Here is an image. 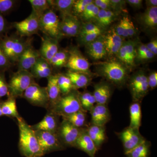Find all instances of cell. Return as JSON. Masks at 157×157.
Returning <instances> with one entry per match:
<instances>
[{"instance_id":"obj_1","label":"cell","mask_w":157,"mask_h":157,"mask_svg":"<svg viewBox=\"0 0 157 157\" xmlns=\"http://www.w3.org/2000/svg\"><path fill=\"white\" fill-rule=\"evenodd\" d=\"M19 132V148L26 157H40L43 155L35 132L21 117L17 118Z\"/></svg>"},{"instance_id":"obj_2","label":"cell","mask_w":157,"mask_h":157,"mask_svg":"<svg viewBox=\"0 0 157 157\" xmlns=\"http://www.w3.org/2000/svg\"><path fill=\"white\" fill-rule=\"evenodd\" d=\"M97 65L98 74L113 84L122 86L129 79L130 70L119 60H109Z\"/></svg>"},{"instance_id":"obj_3","label":"cell","mask_w":157,"mask_h":157,"mask_svg":"<svg viewBox=\"0 0 157 157\" xmlns=\"http://www.w3.org/2000/svg\"><path fill=\"white\" fill-rule=\"evenodd\" d=\"M79 94L77 90H73L67 94L63 95L56 104L51 107V112L63 117L83 110L80 105Z\"/></svg>"},{"instance_id":"obj_4","label":"cell","mask_w":157,"mask_h":157,"mask_svg":"<svg viewBox=\"0 0 157 157\" xmlns=\"http://www.w3.org/2000/svg\"><path fill=\"white\" fill-rule=\"evenodd\" d=\"M34 82V78L30 72L18 70L11 76L8 84L9 97H22L25 91Z\"/></svg>"},{"instance_id":"obj_5","label":"cell","mask_w":157,"mask_h":157,"mask_svg":"<svg viewBox=\"0 0 157 157\" xmlns=\"http://www.w3.org/2000/svg\"><path fill=\"white\" fill-rule=\"evenodd\" d=\"M30 43L18 37H7L0 42L5 55L12 63H17L20 57Z\"/></svg>"},{"instance_id":"obj_6","label":"cell","mask_w":157,"mask_h":157,"mask_svg":"<svg viewBox=\"0 0 157 157\" xmlns=\"http://www.w3.org/2000/svg\"><path fill=\"white\" fill-rule=\"evenodd\" d=\"M129 88L133 102L140 103L149 90L147 76L144 71L139 70L129 77Z\"/></svg>"},{"instance_id":"obj_7","label":"cell","mask_w":157,"mask_h":157,"mask_svg":"<svg viewBox=\"0 0 157 157\" xmlns=\"http://www.w3.org/2000/svg\"><path fill=\"white\" fill-rule=\"evenodd\" d=\"M60 20L52 9L43 14L39 19L40 30L45 36L58 40L60 37Z\"/></svg>"},{"instance_id":"obj_8","label":"cell","mask_w":157,"mask_h":157,"mask_svg":"<svg viewBox=\"0 0 157 157\" xmlns=\"http://www.w3.org/2000/svg\"><path fill=\"white\" fill-rule=\"evenodd\" d=\"M23 98L34 106L49 107V98L46 87H42L34 82L24 93Z\"/></svg>"},{"instance_id":"obj_9","label":"cell","mask_w":157,"mask_h":157,"mask_svg":"<svg viewBox=\"0 0 157 157\" xmlns=\"http://www.w3.org/2000/svg\"><path fill=\"white\" fill-rule=\"evenodd\" d=\"M34 132L43 155L50 151L64 148L57 133L43 131Z\"/></svg>"},{"instance_id":"obj_10","label":"cell","mask_w":157,"mask_h":157,"mask_svg":"<svg viewBox=\"0 0 157 157\" xmlns=\"http://www.w3.org/2000/svg\"><path fill=\"white\" fill-rule=\"evenodd\" d=\"M82 128H77L68 121L63 119L59 124L57 134L64 146L74 147Z\"/></svg>"},{"instance_id":"obj_11","label":"cell","mask_w":157,"mask_h":157,"mask_svg":"<svg viewBox=\"0 0 157 157\" xmlns=\"http://www.w3.org/2000/svg\"><path fill=\"white\" fill-rule=\"evenodd\" d=\"M121 140L124 154L140 145L146 139L140 134L139 129L127 127L122 132L117 133Z\"/></svg>"},{"instance_id":"obj_12","label":"cell","mask_w":157,"mask_h":157,"mask_svg":"<svg viewBox=\"0 0 157 157\" xmlns=\"http://www.w3.org/2000/svg\"><path fill=\"white\" fill-rule=\"evenodd\" d=\"M39 19L33 11L24 20L14 23L17 34L21 37L30 36L40 30Z\"/></svg>"},{"instance_id":"obj_13","label":"cell","mask_w":157,"mask_h":157,"mask_svg":"<svg viewBox=\"0 0 157 157\" xmlns=\"http://www.w3.org/2000/svg\"><path fill=\"white\" fill-rule=\"evenodd\" d=\"M137 43L134 41H124L116 55L119 60L128 68L135 67L137 56Z\"/></svg>"},{"instance_id":"obj_14","label":"cell","mask_w":157,"mask_h":157,"mask_svg":"<svg viewBox=\"0 0 157 157\" xmlns=\"http://www.w3.org/2000/svg\"><path fill=\"white\" fill-rule=\"evenodd\" d=\"M69 52V59L65 67L67 68L70 71L81 72L90 75V64L87 59H86L77 49H73Z\"/></svg>"},{"instance_id":"obj_15","label":"cell","mask_w":157,"mask_h":157,"mask_svg":"<svg viewBox=\"0 0 157 157\" xmlns=\"http://www.w3.org/2000/svg\"><path fill=\"white\" fill-rule=\"evenodd\" d=\"M62 17L59 25L60 37L77 36L82 25V23L78 17L73 14Z\"/></svg>"},{"instance_id":"obj_16","label":"cell","mask_w":157,"mask_h":157,"mask_svg":"<svg viewBox=\"0 0 157 157\" xmlns=\"http://www.w3.org/2000/svg\"><path fill=\"white\" fill-rule=\"evenodd\" d=\"M102 38L107 55L109 56H116L124 42L123 38L117 33L114 28L102 36Z\"/></svg>"},{"instance_id":"obj_17","label":"cell","mask_w":157,"mask_h":157,"mask_svg":"<svg viewBox=\"0 0 157 157\" xmlns=\"http://www.w3.org/2000/svg\"><path fill=\"white\" fill-rule=\"evenodd\" d=\"M40 57L39 51L36 50L31 44H29L18 59V70L30 72Z\"/></svg>"},{"instance_id":"obj_18","label":"cell","mask_w":157,"mask_h":157,"mask_svg":"<svg viewBox=\"0 0 157 157\" xmlns=\"http://www.w3.org/2000/svg\"><path fill=\"white\" fill-rule=\"evenodd\" d=\"M90 113L91 117V124L105 127L110 120V113L106 105L95 104Z\"/></svg>"},{"instance_id":"obj_19","label":"cell","mask_w":157,"mask_h":157,"mask_svg":"<svg viewBox=\"0 0 157 157\" xmlns=\"http://www.w3.org/2000/svg\"><path fill=\"white\" fill-rule=\"evenodd\" d=\"M58 40L45 35L42 37L41 47L39 51L41 57L48 62L51 59L59 50Z\"/></svg>"},{"instance_id":"obj_20","label":"cell","mask_w":157,"mask_h":157,"mask_svg":"<svg viewBox=\"0 0 157 157\" xmlns=\"http://www.w3.org/2000/svg\"><path fill=\"white\" fill-rule=\"evenodd\" d=\"M59 116L52 112L46 114L43 119L34 125L31 126L34 131H43L57 133L59 125Z\"/></svg>"},{"instance_id":"obj_21","label":"cell","mask_w":157,"mask_h":157,"mask_svg":"<svg viewBox=\"0 0 157 157\" xmlns=\"http://www.w3.org/2000/svg\"><path fill=\"white\" fill-rule=\"evenodd\" d=\"M87 154L90 157H95L98 149L88 134L86 128H82L75 147Z\"/></svg>"},{"instance_id":"obj_22","label":"cell","mask_w":157,"mask_h":157,"mask_svg":"<svg viewBox=\"0 0 157 157\" xmlns=\"http://www.w3.org/2000/svg\"><path fill=\"white\" fill-rule=\"evenodd\" d=\"M117 33L122 38H131L137 33V29L128 15L122 17L114 28Z\"/></svg>"},{"instance_id":"obj_23","label":"cell","mask_w":157,"mask_h":157,"mask_svg":"<svg viewBox=\"0 0 157 157\" xmlns=\"http://www.w3.org/2000/svg\"><path fill=\"white\" fill-rule=\"evenodd\" d=\"M86 53L91 58L94 60H100L107 55L102 36L93 42L86 45Z\"/></svg>"},{"instance_id":"obj_24","label":"cell","mask_w":157,"mask_h":157,"mask_svg":"<svg viewBox=\"0 0 157 157\" xmlns=\"http://www.w3.org/2000/svg\"><path fill=\"white\" fill-rule=\"evenodd\" d=\"M112 93V88L109 83L103 82L96 84L93 94L95 99L96 104L107 105Z\"/></svg>"},{"instance_id":"obj_25","label":"cell","mask_w":157,"mask_h":157,"mask_svg":"<svg viewBox=\"0 0 157 157\" xmlns=\"http://www.w3.org/2000/svg\"><path fill=\"white\" fill-rule=\"evenodd\" d=\"M139 21L147 29H156L157 27V7L147 8L139 16Z\"/></svg>"},{"instance_id":"obj_26","label":"cell","mask_w":157,"mask_h":157,"mask_svg":"<svg viewBox=\"0 0 157 157\" xmlns=\"http://www.w3.org/2000/svg\"><path fill=\"white\" fill-rule=\"evenodd\" d=\"M47 79L48 84L46 89L49 98V107L51 108L61 98V93L58 83V74H52Z\"/></svg>"},{"instance_id":"obj_27","label":"cell","mask_w":157,"mask_h":157,"mask_svg":"<svg viewBox=\"0 0 157 157\" xmlns=\"http://www.w3.org/2000/svg\"><path fill=\"white\" fill-rule=\"evenodd\" d=\"M66 75L70 78L74 90L86 87L91 82L90 75L86 73L68 70Z\"/></svg>"},{"instance_id":"obj_28","label":"cell","mask_w":157,"mask_h":157,"mask_svg":"<svg viewBox=\"0 0 157 157\" xmlns=\"http://www.w3.org/2000/svg\"><path fill=\"white\" fill-rule=\"evenodd\" d=\"M86 130L98 150L106 140L105 127L91 124Z\"/></svg>"},{"instance_id":"obj_29","label":"cell","mask_w":157,"mask_h":157,"mask_svg":"<svg viewBox=\"0 0 157 157\" xmlns=\"http://www.w3.org/2000/svg\"><path fill=\"white\" fill-rule=\"evenodd\" d=\"M130 123L128 127L139 129L141 124L142 112L139 102H133L129 107Z\"/></svg>"},{"instance_id":"obj_30","label":"cell","mask_w":157,"mask_h":157,"mask_svg":"<svg viewBox=\"0 0 157 157\" xmlns=\"http://www.w3.org/2000/svg\"><path fill=\"white\" fill-rule=\"evenodd\" d=\"M75 0H50L51 9H56L62 16L72 14L73 4Z\"/></svg>"},{"instance_id":"obj_31","label":"cell","mask_w":157,"mask_h":157,"mask_svg":"<svg viewBox=\"0 0 157 157\" xmlns=\"http://www.w3.org/2000/svg\"><path fill=\"white\" fill-rule=\"evenodd\" d=\"M117 16V14L113 11L100 10L95 20V23L103 29L113 22Z\"/></svg>"},{"instance_id":"obj_32","label":"cell","mask_w":157,"mask_h":157,"mask_svg":"<svg viewBox=\"0 0 157 157\" xmlns=\"http://www.w3.org/2000/svg\"><path fill=\"white\" fill-rule=\"evenodd\" d=\"M2 111L3 115L16 118L20 116L17 112L15 98L9 97L4 102H2Z\"/></svg>"},{"instance_id":"obj_33","label":"cell","mask_w":157,"mask_h":157,"mask_svg":"<svg viewBox=\"0 0 157 157\" xmlns=\"http://www.w3.org/2000/svg\"><path fill=\"white\" fill-rule=\"evenodd\" d=\"M29 2L33 9L32 11L39 18L46 11L52 9L49 0H29Z\"/></svg>"},{"instance_id":"obj_34","label":"cell","mask_w":157,"mask_h":157,"mask_svg":"<svg viewBox=\"0 0 157 157\" xmlns=\"http://www.w3.org/2000/svg\"><path fill=\"white\" fill-rule=\"evenodd\" d=\"M151 145L150 142L146 140L125 155L127 157H149Z\"/></svg>"},{"instance_id":"obj_35","label":"cell","mask_w":157,"mask_h":157,"mask_svg":"<svg viewBox=\"0 0 157 157\" xmlns=\"http://www.w3.org/2000/svg\"><path fill=\"white\" fill-rule=\"evenodd\" d=\"M62 117L63 119L68 121L73 125L78 128H82L86 122V112L83 110H80Z\"/></svg>"},{"instance_id":"obj_36","label":"cell","mask_w":157,"mask_h":157,"mask_svg":"<svg viewBox=\"0 0 157 157\" xmlns=\"http://www.w3.org/2000/svg\"><path fill=\"white\" fill-rule=\"evenodd\" d=\"M79 99L82 109L85 112H90L96 103L94 95L89 92L79 93Z\"/></svg>"},{"instance_id":"obj_37","label":"cell","mask_w":157,"mask_h":157,"mask_svg":"<svg viewBox=\"0 0 157 157\" xmlns=\"http://www.w3.org/2000/svg\"><path fill=\"white\" fill-rule=\"evenodd\" d=\"M69 57V51L59 50L48 62L52 67L56 68L65 67L67 63Z\"/></svg>"},{"instance_id":"obj_38","label":"cell","mask_w":157,"mask_h":157,"mask_svg":"<svg viewBox=\"0 0 157 157\" xmlns=\"http://www.w3.org/2000/svg\"><path fill=\"white\" fill-rule=\"evenodd\" d=\"M100 10L93 2L86 7L79 17L85 22H91L96 19Z\"/></svg>"},{"instance_id":"obj_39","label":"cell","mask_w":157,"mask_h":157,"mask_svg":"<svg viewBox=\"0 0 157 157\" xmlns=\"http://www.w3.org/2000/svg\"><path fill=\"white\" fill-rule=\"evenodd\" d=\"M58 83L61 94H67L74 90L70 78L66 74H58Z\"/></svg>"},{"instance_id":"obj_40","label":"cell","mask_w":157,"mask_h":157,"mask_svg":"<svg viewBox=\"0 0 157 157\" xmlns=\"http://www.w3.org/2000/svg\"><path fill=\"white\" fill-rule=\"evenodd\" d=\"M94 2L92 0H75L73 4L72 14L79 17L88 5Z\"/></svg>"},{"instance_id":"obj_41","label":"cell","mask_w":157,"mask_h":157,"mask_svg":"<svg viewBox=\"0 0 157 157\" xmlns=\"http://www.w3.org/2000/svg\"><path fill=\"white\" fill-rule=\"evenodd\" d=\"M155 56L147 48L146 45L141 44L137 45V56L136 60L140 61H147L151 59Z\"/></svg>"},{"instance_id":"obj_42","label":"cell","mask_w":157,"mask_h":157,"mask_svg":"<svg viewBox=\"0 0 157 157\" xmlns=\"http://www.w3.org/2000/svg\"><path fill=\"white\" fill-rule=\"evenodd\" d=\"M102 33V32H93L82 35H78V36L79 38V41L82 44L86 45L88 43L94 41L96 39H98V37L101 36Z\"/></svg>"},{"instance_id":"obj_43","label":"cell","mask_w":157,"mask_h":157,"mask_svg":"<svg viewBox=\"0 0 157 157\" xmlns=\"http://www.w3.org/2000/svg\"><path fill=\"white\" fill-rule=\"evenodd\" d=\"M102 30L103 29L97 25L95 23L84 22L82 23L81 29L78 35H82L93 32H102Z\"/></svg>"},{"instance_id":"obj_44","label":"cell","mask_w":157,"mask_h":157,"mask_svg":"<svg viewBox=\"0 0 157 157\" xmlns=\"http://www.w3.org/2000/svg\"><path fill=\"white\" fill-rule=\"evenodd\" d=\"M17 2L14 0H0V14H5L11 11Z\"/></svg>"},{"instance_id":"obj_45","label":"cell","mask_w":157,"mask_h":157,"mask_svg":"<svg viewBox=\"0 0 157 157\" xmlns=\"http://www.w3.org/2000/svg\"><path fill=\"white\" fill-rule=\"evenodd\" d=\"M112 11L118 15L124 9L126 1L123 0H110Z\"/></svg>"},{"instance_id":"obj_46","label":"cell","mask_w":157,"mask_h":157,"mask_svg":"<svg viewBox=\"0 0 157 157\" xmlns=\"http://www.w3.org/2000/svg\"><path fill=\"white\" fill-rule=\"evenodd\" d=\"M9 94V86L4 75L0 73V99Z\"/></svg>"},{"instance_id":"obj_47","label":"cell","mask_w":157,"mask_h":157,"mask_svg":"<svg viewBox=\"0 0 157 157\" xmlns=\"http://www.w3.org/2000/svg\"><path fill=\"white\" fill-rule=\"evenodd\" d=\"M94 3L100 10L112 11L110 0H95Z\"/></svg>"},{"instance_id":"obj_48","label":"cell","mask_w":157,"mask_h":157,"mask_svg":"<svg viewBox=\"0 0 157 157\" xmlns=\"http://www.w3.org/2000/svg\"><path fill=\"white\" fill-rule=\"evenodd\" d=\"M147 82L149 88L153 90L157 86V73L156 71L151 72L148 76H147Z\"/></svg>"},{"instance_id":"obj_49","label":"cell","mask_w":157,"mask_h":157,"mask_svg":"<svg viewBox=\"0 0 157 157\" xmlns=\"http://www.w3.org/2000/svg\"><path fill=\"white\" fill-rule=\"evenodd\" d=\"M11 63L7 58L0 46V69H6L11 66Z\"/></svg>"},{"instance_id":"obj_50","label":"cell","mask_w":157,"mask_h":157,"mask_svg":"<svg viewBox=\"0 0 157 157\" xmlns=\"http://www.w3.org/2000/svg\"><path fill=\"white\" fill-rule=\"evenodd\" d=\"M147 48L155 56L157 54V40L156 39L151 40L145 45Z\"/></svg>"},{"instance_id":"obj_51","label":"cell","mask_w":157,"mask_h":157,"mask_svg":"<svg viewBox=\"0 0 157 157\" xmlns=\"http://www.w3.org/2000/svg\"><path fill=\"white\" fill-rule=\"evenodd\" d=\"M126 3L134 9H139L143 7V1L142 0H127Z\"/></svg>"},{"instance_id":"obj_52","label":"cell","mask_w":157,"mask_h":157,"mask_svg":"<svg viewBox=\"0 0 157 157\" xmlns=\"http://www.w3.org/2000/svg\"><path fill=\"white\" fill-rule=\"evenodd\" d=\"M6 20L2 14H0V36L4 33L6 29Z\"/></svg>"},{"instance_id":"obj_53","label":"cell","mask_w":157,"mask_h":157,"mask_svg":"<svg viewBox=\"0 0 157 157\" xmlns=\"http://www.w3.org/2000/svg\"><path fill=\"white\" fill-rule=\"evenodd\" d=\"M145 3L147 8L157 7V0H146L145 1Z\"/></svg>"},{"instance_id":"obj_54","label":"cell","mask_w":157,"mask_h":157,"mask_svg":"<svg viewBox=\"0 0 157 157\" xmlns=\"http://www.w3.org/2000/svg\"><path fill=\"white\" fill-rule=\"evenodd\" d=\"M2 102H0V117L3 115L2 113Z\"/></svg>"},{"instance_id":"obj_55","label":"cell","mask_w":157,"mask_h":157,"mask_svg":"<svg viewBox=\"0 0 157 157\" xmlns=\"http://www.w3.org/2000/svg\"></svg>"},{"instance_id":"obj_56","label":"cell","mask_w":157,"mask_h":157,"mask_svg":"<svg viewBox=\"0 0 157 157\" xmlns=\"http://www.w3.org/2000/svg\"></svg>"}]
</instances>
